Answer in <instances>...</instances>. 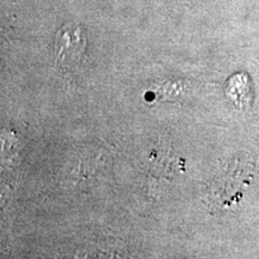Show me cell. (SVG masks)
<instances>
[{
	"label": "cell",
	"mask_w": 259,
	"mask_h": 259,
	"mask_svg": "<svg viewBox=\"0 0 259 259\" xmlns=\"http://www.w3.org/2000/svg\"><path fill=\"white\" fill-rule=\"evenodd\" d=\"M87 48V32L76 23L61 27L54 37V59L59 67L72 70L78 66Z\"/></svg>",
	"instance_id": "obj_1"
}]
</instances>
